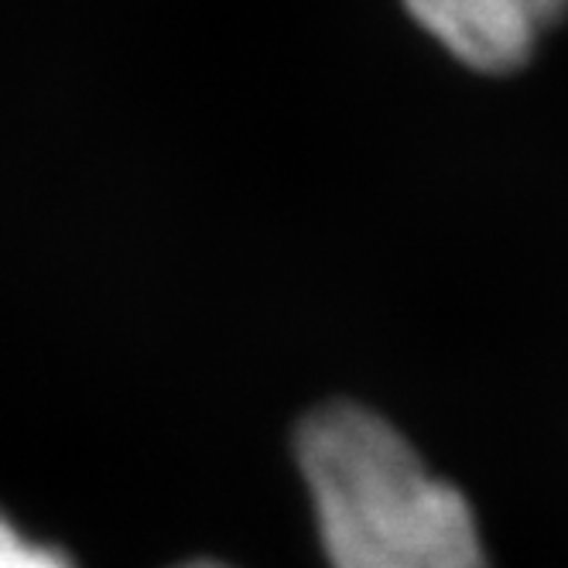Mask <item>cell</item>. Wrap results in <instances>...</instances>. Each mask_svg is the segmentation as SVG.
Wrapping results in <instances>:
<instances>
[{"label":"cell","mask_w":568,"mask_h":568,"mask_svg":"<svg viewBox=\"0 0 568 568\" xmlns=\"http://www.w3.org/2000/svg\"><path fill=\"white\" fill-rule=\"evenodd\" d=\"M295 456L333 568H486L469 500L371 408L322 404Z\"/></svg>","instance_id":"obj_1"},{"label":"cell","mask_w":568,"mask_h":568,"mask_svg":"<svg viewBox=\"0 0 568 568\" xmlns=\"http://www.w3.org/2000/svg\"><path fill=\"white\" fill-rule=\"evenodd\" d=\"M404 8L456 62L504 75L535 55L568 0H404Z\"/></svg>","instance_id":"obj_2"},{"label":"cell","mask_w":568,"mask_h":568,"mask_svg":"<svg viewBox=\"0 0 568 568\" xmlns=\"http://www.w3.org/2000/svg\"><path fill=\"white\" fill-rule=\"evenodd\" d=\"M0 568H75V561L69 558V551L24 535L21 527L0 510Z\"/></svg>","instance_id":"obj_3"},{"label":"cell","mask_w":568,"mask_h":568,"mask_svg":"<svg viewBox=\"0 0 568 568\" xmlns=\"http://www.w3.org/2000/svg\"><path fill=\"white\" fill-rule=\"evenodd\" d=\"M179 568H226V565H216V561H189V565H179Z\"/></svg>","instance_id":"obj_4"}]
</instances>
